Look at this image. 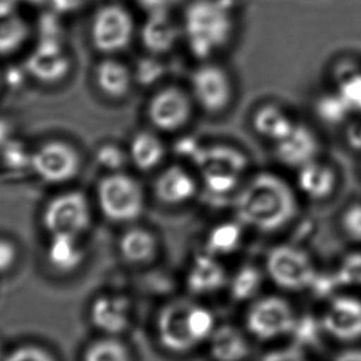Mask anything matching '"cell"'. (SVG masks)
I'll return each mask as SVG.
<instances>
[{"mask_svg": "<svg viewBox=\"0 0 361 361\" xmlns=\"http://www.w3.org/2000/svg\"><path fill=\"white\" fill-rule=\"evenodd\" d=\"M233 206L243 226L264 233L280 231L297 216L296 187L276 171H257L241 183Z\"/></svg>", "mask_w": 361, "mask_h": 361, "instance_id": "cell-1", "label": "cell"}, {"mask_svg": "<svg viewBox=\"0 0 361 361\" xmlns=\"http://www.w3.org/2000/svg\"><path fill=\"white\" fill-rule=\"evenodd\" d=\"M180 20L182 42L196 62L219 60L239 31L238 16L229 0H188Z\"/></svg>", "mask_w": 361, "mask_h": 361, "instance_id": "cell-2", "label": "cell"}, {"mask_svg": "<svg viewBox=\"0 0 361 361\" xmlns=\"http://www.w3.org/2000/svg\"><path fill=\"white\" fill-rule=\"evenodd\" d=\"M214 329V316L208 308L180 300L167 303L161 310L156 322L161 344L176 354L195 349L209 339Z\"/></svg>", "mask_w": 361, "mask_h": 361, "instance_id": "cell-3", "label": "cell"}, {"mask_svg": "<svg viewBox=\"0 0 361 361\" xmlns=\"http://www.w3.org/2000/svg\"><path fill=\"white\" fill-rule=\"evenodd\" d=\"M187 87L198 113L211 119L228 116L238 98L235 77L219 60L196 62Z\"/></svg>", "mask_w": 361, "mask_h": 361, "instance_id": "cell-4", "label": "cell"}, {"mask_svg": "<svg viewBox=\"0 0 361 361\" xmlns=\"http://www.w3.org/2000/svg\"><path fill=\"white\" fill-rule=\"evenodd\" d=\"M195 166L202 188L214 196L238 191L249 175L250 160L239 146L214 144L202 146L195 155Z\"/></svg>", "mask_w": 361, "mask_h": 361, "instance_id": "cell-5", "label": "cell"}, {"mask_svg": "<svg viewBox=\"0 0 361 361\" xmlns=\"http://www.w3.org/2000/svg\"><path fill=\"white\" fill-rule=\"evenodd\" d=\"M197 114L200 113L187 85H162L152 93L146 106L147 121L160 134L172 135L186 131Z\"/></svg>", "mask_w": 361, "mask_h": 361, "instance_id": "cell-6", "label": "cell"}, {"mask_svg": "<svg viewBox=\"0 0 361 361\" xmlns=\"http://www.w3.org/2000/svg\"><path fill=\"white\" fill-rule=\"evenodd\" d=\"M102 213L113 221H131L145 208V193L139 180L121 171L104 176L97 186Z\"/></svg>", "mask_w": 361, "mask_h": 361, "instance_id": "cell-7", "label": "cell"}, {"mask_svg": "<svg viewBox=\"0 0 361 361\" xmlns=\"http://www.w3.org/2000/svg\"><path fill=\"white\" fill-rule=\"evenodd\" d=\"M135 24L130 11L119 4H108L97 11L90 26V39L97 51L106 55L129 47Z\"/></svg>", "mask_w": 361, "mask_h": 361, "instance_id": "cell-8", "label": "cell"}, {"mask_svg": "<svg viewBox=\"0 0 361 361\" xmlns=\"http://www.w3.org/2000/svg\"><path fill=\"white\" fill-rule=\"evenodd\" d=\"M266 271L277 286L290 291L313 286L318 277L310 256L290 245L276 246L269 252Z\"/></svg>", "mask_w": 361, "mask_h": 361, "instance_id": "cell-9", "label": "cell"}, {"mask_svg": "<svg viewBox=\"0 0 361 361\" xmlns=\"http://www.w3.org/2000/svg\"><path fill=\"white\" fill-rule=\"evenodd\" d=\"M92 219L90 202L78 191L66 192L54 197L42 214L46 231L51 235L68 234L80 236L88 229Z\"/></svg>", "mask_w": 361, "mask_h": 361, "instance_id": "cell-10", "label": "cell"}, {"mask_svg": "<svg viewBox=\"0 0 361 361\" xmlns=\"http://www.w3.org/2000/svg\"><path fill=\"white\" fill-rule=\"evenodd\" d=\"M30 161L36 175L54 185L75 180L82 169V157L78 150L62 140L42 144L34 151Z\"/></svg>", "mask_w": 361, "mask_h": 361, "instance_id": "cell-11", "label": "cell"}, {"mask_svg": "<svg viewBox=\"0 0 361 361\" xmlns=\"http://www.w3.org/2000/svg\"><path fill=\"white\" fill-rule=\"evenodd\" d=\"M290 303L280 297L269 296L255 302L246 314V328L260 341H271L290 334L296 326Z\"/></svg>", "mask_w": 361, "mask_h": 361, "instance_id": "cell-12", "label": "cell"}, {"mask_svg": "<svg viewBox=\"0 0 361 361\" xmlns=\"http://www.w3.org/2000/svg\"><path fill=\"white\" fill-rule=\"evenodd\" d=\"M202 188L201 178L195 166L175 162L162 166L154 182L156 198L166 206L187 204L196 198Z\"/></svg>", "mask_w": 361, "mask_h": 361, "instance_id": "cell-13", "label": "cell"}, {"mask_svg": "<svg viewBox=\"0 0 361 361\" xmlns=\"http://www.w3.org/2000/svg\"><path fill=\"white\" fill-rule=\"evenodd\" d=\"M271 149L279 165L296 171L322 156V141L310 124L298 121L291 133Z\"/></svg>", "mask_w": 361, "mask_h": 361, "instance_id": "cell-14", "label": "cell"}, {"mask_svg": "<svg viewBox=\"0 0 361 361\" xmlns=\"http://www.w3.org/2000/svg\"><path fill=\"white\" fill-rule=\"evenodd\" d=\"M295 176L297 192L316 202L331 198L341 182L338 167L323 156L300 167L295 171Z\"/></svg>", "mask_w": 361, "mask_h": 361, "instance_id": "cell-15", "label": "cell"}, {"mask_svg": "<svg viewBox=\"0 0 361 361\" xmlns=\"http://www.w3.org/2000/svg\"><path fill=\"white\" fill-rule=\"evenodd\" d=\"M296 116L279 102H265L254 108L251 113V130L271 146L282 140L297 124Z\"/></svg>", "mask_w": 361, "mask_h": 361, "instance_id": "cell-16", "label": "cell"}, {"mask_svg": "<svg viewBox=\"0 0 361 361\" xmlns=\"http://www.w3.org/2000/svg\"><path fill=\"white\" fill-rule=\"evenodd\" d=\"M323 329L338 341L361 338V302L353 297H338L331 301L322 321Z\"/></svg>", "mask_w": 361, "mask_h": 361, "instance_id": "cell-17", "label": "cell"}, {"mask_svg": "<svg viewBox=\"0 0 361 361\" xmlns=\"http://www.w3.org/2000/svg\"><path fill=\"white\" fill-rule=\"evenodd\" d=\"M141 40L150 55H167L182 42L180 20L172 18L169 11L150 13L142 26Z\"/></svg>", "mask_w": 361, "mask_h": 361, "instance_id": "cell-18", "label": "cell"}, {"mask_svg": "<svg viewBox=\"0 0 361 361\" xmlns=\"http://www.w3.org/2000/svg\"><path fill=\"white\" fill-rule=\"evenodd\" d=\"M90 318L97 329L103 333L121 334L130 323V303L126 297L103 295L93 302Z\"/></svg>", "mask_w": 361, "mask_h": 361, "instance_id": "cell-19", "label": "cell"}, {"mask_svg": "<svg viewBox=\"0 0 361 361\" xmlns=\"http://www.w3.org/2000/svg\"><path fill=\"white\" fill-rule=\"evenodd\" d=\"M128 154L137 170L151 172L162 167L167 156V146L162 140L160 133L154 129L141 130L133 136Z\"/></svg>", "mask_w": 361, "mask_h": 361, "instance_id": "cell-20", "label": "cell"}, {"mask_svg": "<svg viewBox=\"0 0 361 361\" xmlns=\"http://www.w3.org/2000/svg\"><path fill=\"white\" fill-rule=\"evenodd\" d=\"M97 87L102 93L111 99H123L133 88L134 72L121 61L106 59L96 67Z\"/></svg>", "mask_w": 361, "mask_h": 361, "instance_id": "cell-21", "label": "cell"}, {"mask_svg": "<svg viewBox=\"0 0 361 361\" xmlns=\"http://www.w3.org/2000/svg\"><path fill=\"white\" fill-rule=\"evenodd\" d=\"M29 71L36 80L55 83L70 71V60L56 44H42L29 60Z\"/></svg>", "mask_w": 361, "mask_h": 361, "instance_id": "cell-22", "label": "cell"}, {"mask_svg": "<svg viewBox=\"0 0 361 361\" xmlns=\"http://www.w3.org/2000/svg\"><path fill=\"white\" fill-rule=\"evenodd\" d=\"M226 282V271L212 255L197 256L192 265L187 285L190 291L204 295L219 290Z\"/></svg>", "mask_w": 361, "mask_h": 361, "instance_id": "cell-23", "label": "cell"}, {"mask_svg": "<svg viewBox=\"0 0 361 361\" xmlns=\"http://www.w3.org/2000/svg\"><path fill=\"white\" fill-rule=\"evenodd\" d=\"M209 341L212 357L216 361H243L250 353L245 336L235 326L216 328Z\"/></svg>", "mask_w": 361, "mask_h": 361, "instance_id": "cell-24", "label": "cell"}, {"mask_svg": "<svg viewBox=\"0 0 361 361\" xmlns=\"http://www.w3.org/2000/svg\"><path fill=\"white\" fill-rule=\"evenodd\" d=\"M83 247L78 235L57 234L51 235L47 247V260L51 266L61 272H70L77 269L83 261Z\"/></svg>", "mask_w": 361, "mask_h": 361, "instance_id": "cell-25", "label": "cell"}, {"mask_svg": "<svg viewBox=\"0 0 361 361\" xmlns=\"http://www.w3.org/2000/svg\"><path fill=\"white\" fill-rule=\"evenodd\" d=\"M121 255L131 264L141 265L150 262L157 251L155 235L144 228H133L126 231L119 241Z\"/></svg>", "mask_w": 361, "mask_h": 361, "instance_id": "cell-26", "label": "cell"}, {"mask_svg": "<svg viewBox=\"0 0 361 361\" xmlns=\"http://www.w3.org/2000/svg\"><path fill=\"white\" fill-rule=\"evenodd\" d=\"M334 90L350 106L353 114L361 116V67L353 61H341L334 68Z\"/></svg>", "mask_w": 361, "mask_h": 361, "instance_id": "cell-27", "label": "cell"}, {"mask_svg": "<svg viewBox=\"0 0 361 361\" xmlns=\"http://www.w3.org/2000/svg\"><path fill=\"white\" fill-rule=\"evenodd\" d=\"M313 111L318 121L331 126H345L353 116L350 106L336 90H326L316 97Z\"/></svg>", "mask_w": 361, "mask_h": 361, "instance_id": "cell-28", "label": "cell"}, {"mask_svg": "<svg viewBox=\"0 0 361 361\" xmlns=\"http://www.w3.org/2000/svg\"><path fill=\"white\" fill-rule=\"evenodd\" d=\"M241 226L243 224L240 221L238 223L228 221L213 228L207 240V247L209 254L211 255L229 254L231 251L235 250L240 244L241 234H243Z\"/></svg>", "mask_w": 361, "mask_h": 361, "instance_id": "cell-29", "label": "cell"}, {"mask_svg": "<svg viewBox=\"0 0 361 361\" xmlns=\"http://www.w3.org/2000/svg\"><path fill=\"white\" fill-rule=\"evenodd\" d=\"M261 281L262 277L260 271L254 266H245L233 279L231 296L236 301L249 300L260 290Z\"/></svg>", "mask_w": 361, "mask_h": 361, "instance_id": "cell-30", "label": "cell"}, {"mask_svg": "<svg viewBox=\"0 0 361 361\" xmlns=\"http://www.w3.org/2000/svg\"><path fill=\"white\" fill-rule=\"evenodd\" d=\"M83 361H131L126 345L114 339H102L85 350Z\"/></svg>", "mask_w": 361, "mask_h": 361, "instance_id": "cell-31", "label": "cell"}, {"mask_svg": "<svg viewBox=\"0 0 361 361\" xmlns=\"http://www.w3.org/2000/svg\"><path fill=\"white\" fill-rule=\"evenodd\" d=\"M129 154L114 144H106L97 151V161L102 167H106L113 172H118L121 167L126 165Z\"/></svg>", "mask_w": 361, "mask_h": 361, "instance_id": "cell-32", "label": "cell"}, {"mask_svg": "<svg viewBox=\"0 0 361 361\" xmlns=\"http://www.w3.org/2000/svg\"><path fill=\"white\" fill-rule=\"evenodd\" d=\"M341 228L351 240L361 241V203H351L341 214Z\"/></svg>", "mask_w": 361, "mask_h": 361, "instance_id": "cell-33", "label": "cell"}, {"mask_svg": "<svg viewBox=\"0 0 361 361\" xmlns=\"http://www.w3.org/2000/svg\"><path fill=\"white\" fill-rule=\"evenodd\" d=\"M336 280L341 285H361V254H351L343 261Z\"/></svg>", "mask_w": 361, "mask_h": 361, "instance_id": "cell-34", "label": "cell"}, {"mask_svg": "<svg viewBox=\"0 0 361 361\" xmlns=\"http://www.w3.org/2000/svg\"><path fill=\"white\" fill-rule=\"evenodd\" d=\"M3 361H55V359L39 346L25 345L9 353Z\"/></svg>", "mask_w": 361, "mask_h": 361, "instance_id": "cell-35", "label": "cell"}, {"mask_svg": "<svg viewBox=\"0 0 361 361\" xmlns=\"http://www.w3.org/2000/svg\"><path fill=\"white\" fill-rule=\"evenodd\" d=\"M160 59L157 56H152L149 60L141 61L134 72V78L140 83H154L162 75Z\"/></svg>", "mask_w": 361, "mask_h": 361, "instance_id": "cell-36", "label": "cell"}, {"mask_svg": "<svg viewBox=\"0 0 361 361\" xmlns=\"http://www.w3.org/2000/svg\"><path fill=\"white\" fill-rule=\"evenodd\" d=\"M0 47H8L19 41L21 32L20 21L14 19H0Z\"/></svg>", "mask_w": 361, "mask_h": 361, "instance_id": "cell-37", "label": "cell"}, {"mask_svg": "<svg viewBox=\"0 0 361 361\" xmlns=\"http://www.w3.org/2000/svg\"><path fill=\"white\" fill-rule=\"evenodd\" d=\"M293 331L296 333L297 339L301 343H313L318 336V324L310 317L296 322Z\"/></svg>", "mask_w": 361, "mask_h": 361, "instance_id": "cell-38", "label": "cell"}, {"mask_svg": "<svg viewBox=\"0 0 361 361\" xmlns=\"http://www.w3.org/2000/svg\"><path fill=\"white\" fill-rule=\"evenodd\" d=\"M344 133H345L346 145L349 149L361 154V118L353 119L346 123L344 126Z\"/></svg>", "mask_w": 361, "mask_h": 361, "instance_id": "cell-39", "label": "cell"}, {"mask_svg": "<svg viewBox=\"0 0 361 361\" xmlns=\"http://www.w3.org/2000/svg\"><path fill=\"white\" fill-rule=\"evenodd\" d=\"M16 261V246L11 243L0 239V274L11 270Z\"/></svg>", "mask_w": 361, "mask_h": 361, "instance_id": "cell-40", "label": "cell"}, {"mask_svg": "<svg viewBox=\"0 0 361 361\" xmlns=\"http://www.w3.org/2000/svg\"><path fill=\"white\" fill-rule=\"evenodd\" d=\"M261 361H307L300 349L297 348H286L281 350L271 351L264 356Z\"/></svg>", "mask_w": 361, "mask_h": 361, "instance_id": "cell-41", "label": "cell"}, {"mask_svg": "<svg viewBox=\"0 0 361 361\" xmlns=\"http://www.w3.org/2000/svg\"><path fill=\"white\" fill-rule=\"evenodd\" d=\"M336 361H361V349H354L341 353Z\"/></svg>", "mask_w": 361, "mask_h": 361, "instance_id": "cell-42", "label": "cell"}, {"mask_svg": "<svg viewBox=\"0 0 361 361\" xmlns=\"http://www.w3.org/2000/svg\"><path fill=\"white\" fill-rule=\"evenodd\" d=\"M4 359V356H3V353H1V348H0V361H3Z\"/></svg>", "mask_w": 361, "mask_h": 361, "instance_id": "cell-43", "label": "cell"}]
</instances>
